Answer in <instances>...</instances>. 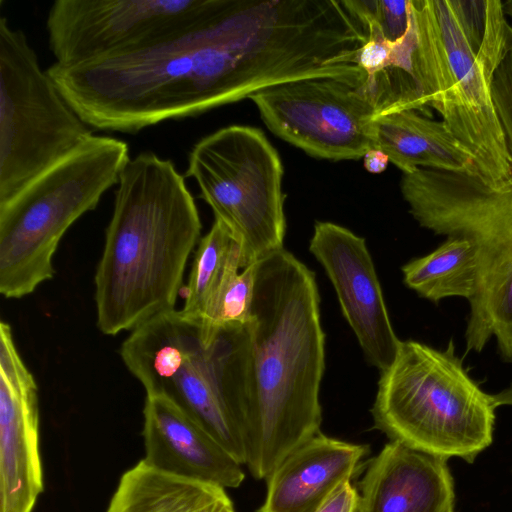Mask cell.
Here are the masks:
<instances>
[{"label":"cell","instance_id":"obj_1","mask_svg":"<svg viewBox=\"0 0 512 512\" xmlns=\"http://www.w3.org/2000/svg\"><path fill=\"white\" fill-rule=\"evenodd\" d=\"M249 329L254 385L245 465L267 479L322 423L320 296L315 274L284 248L258 261Z\"/></svg>","mask_w":512,"mask_h":512},{"label":"cell","instance_id":"obj_2","mask_svg":"<svg viewBox=\"0 0 512 512\" xmlns=\"http://www.w3.org/2000/svg\"><path fill=\"white\" fill-rule=\"evenodd\" d=\"M201 219L184 176L153 152L130 158L115 190L95 273L97 327L132 331L175 309Z\"/></svg>","mask_w":512,"mask_h":512},{"label":"cell","instance_id":"obj_3","mask_svg":"<svg viewBox=\"0 0 512 512\" xmlns=\"http://www.w3.org/2000/svg\"><path fill=\"white\" fill-rule=\"evenodd\" d=\"M380 372L371 414L390 441L468 463L491 445L497 407L470 377L453 341L444 350L401 341Z\"/></svg>","mask_w":512,"mask_h":512},{"label":"cell","instance_id":"obj_4","mask_svg":"<svg viewBox=\"0 0 512 512\" xmlns=\"http://www.w3.org/2000/svg\"><path fill=\"white\" fill-rule=\"evenodd\" d=\"M400 189L421 227L474 245L478 275L466 349L480 353L494 337L512 364V185L495 189L474 175L419 168L402 173Z\"/></svg>","mask_w":512,"mask_h":512},{"label":"cell","instance_id":"obj_5","mask_svg":"<svg viewBox=\"0 0 512 512\" xmlns=\"http://www.w3.org/2000/svg\"><path fill=\"white\" fill-rule=\"evenodd\" d=\"M130 160L120 139L92 135L9 199L0 202V293L20 299L54 277L67 230L100 199Z\"/></svg>","mask_w":512,"mask_h":512},{"label":"cell","instance_id":"obj_6","mask_svg":"<svg viewBox=\"0 0 512 512\" xmlns=\"http://www.w3.org/2000/svg\"><path fill=\"white\" fill-rule=\"evenodd\" d=\"M414 64L429 106L495 189L512 185V161L492 95L493 75L476 58L448 0H410Z\"/></svg>","mask_w":512,"mask_h":512},{"label":"cell","instance_id":"obj_7","mask_svg":"<svg viewBox=\"0 0 512 512\" xmlns=\"http://www.w3.org/2000/svg\"><path fill=\"white\" fill-rule=\"evenodd\" d=\"M186 176L240 244L242 269L284 248L283 166L261 130L231 125L200 139Z\"/></svg>","mask_w":512,"mask_h":512},{"label":"cell","instance_id":"obj_8","mask_svg":"<svg viewBox=\"0 0 512 512\" xmlns=\"http://www.w3.org/2000/svg\"><path fill=\"white\" fill-rule=\"evenodd\" d=\"M93 135L43 70L20 29L0 17V202Z\"/></svg>","mask_w":512,"mask_h":512},{"label":"cell","instance_id":"obj_9","mask_svg":"<svg viewBox=\"0 0 512 512\" xmlns=\"http://www.w3.org/2000/svg\"><path fill=\"white\" fill-rule=\"evenodd\" d=\"M362 83L336 77L297 79L249 98L268 129L307 154L358 160L374 148L375 107Z\"/></svg>","mask_w":512,"mask_h":512},{"label":"cell","instance_id":"obj_10","mask_svg":"<svg viewBox=\"0 0 512 512\" xmlns=\"http://www.w3.org/2000/svg\"><path fill=\"white\" fill-rule=\"evenodd\" d=\"M211 0H56L47 14L55 62L72 66L136 51L194 24Z\"/></svg>","mask_w":512,"mask_h":512},{"label":"cell","instance_id":"obj_11","mask_svg":"<svg viewBox=\"0 0 512 512\" xmlns=\"http://www.w3.org/2000/svg\"><path fill=\"white\" fill-rule=\"evenodd\" d=\"M249 322L225 324L180 370L162 395L245 465L253 403Z\"/></svg>","mask_w":512,"mask_h":512},{"label":"cell","instance_id":"obj_12","mask_svg":"<svg viewBox=\"0 0 512 512\" xmlns=\"http://www.w3.org/2000/svg\"><path fill=\"white\" fill-rule=\"evenodd\" d=\"M309 251L330 279L364 356L378 370H385L401 340L392 327L365 239L335 223L317 222Z\"/></svg>","mask_w":512,"mask_h":512},{"label":"cell","instance_id":"obj_13","mask_svg":"<svg viewBox=\"0 0 512 512\" xmlns=\"http://www.w3.org/2000/svg\"><path fill=\"white\" fill-rule=\"evenodd\" d=\"M39 420L37 383L1 321L0 512H32L43 491Z\"/></svg>","mask_w":512,"mask_h":512},{"label":"cell","instance_id":"obj_14","mask_svg":"<svg viewBox=\"0 0 512 512\" xmlns=\"http://www.w3.org/2000/svg\"><path fill=\"white\" fill-rule=\"evenodd\" d=\"M143 416L146 465L224 489L241 485L242 464L171 400L146 396Z\"/></svg>","mask_w":512,"mask_h":512},{"label":"cell","instance_id":"obj_15","mask_svg":"<svg viewBox=\"0 0 512 512\" xmlns=\"http://www.w3.org/2000/svg\"><path fill=\"white\" fill-rule=\"evenodd\" d=\"M447 462L389 441L359 482V512H448L455 491Z\"/></svg>","mask_w":512,"mask_h":512},{"label":"cell","instance_id":"obj_16","mask_svg":"<svg viewBox=\"0 0 512 512\" xmlns=\"http://www.w3.org/2000/svg\"><path fill=\"white\" fill-rule=\"evenodd\" d=\"M369 446L319 432L290 453L268 476L259 512H316L351 481Z\"/></svg>","mask_w":512,"mask_h":512},{"label":"cell","instance_id":"obj_17","mask_svg":"<svg viewBox=\"0 0 512 512\" xmlns=\"http://www.w3.org/2000/svg\"><path fill=\"white\" fill-rule=\"evenodd\" d=\"M202 322L182 310L160 313L133 329L120 356L146 396L162 395L204 345Z\"/></svg>","mask_w":512,"mask_h":512},{"label":"cell","instance_id":"obj_18","mask_svg":"<svg viewBox=\"0 0 512 512\" xmlns=\"http://www.w3.org/2000/svg\"><path fill=\"white\" fill-rule=\"evenodd\" d=\"M372 128L374 148L402 173L427 168L480 178L473 159L443 121L403 109L376 116Z\"/></svg>","mask_w":512,"mask_h":512},{"label":"cell","instance_id":"obj_19","mask_svg":"<svg viewBox=\"0 0 512 512\" xmlns=\"http://www.w3.org/2000/svg\"><path fill=\"white\" fill-rule=\"evenodd\" d=\"M366 35L357 64L365 74L362 88L377 116L403 109L426 111L430 106L414 64L416 30L413 16L408 32L397 42L387 41L374 28H368Z\"/></svg>","mask_w":512,"mask_h":512},{"label":"cell","instance_id":"obj_20","mask_svg":"<svg viewBox=\"0 0 512 512\" xmlns=\"http://www.w3.org/2000/svg\"><path fill=\"white\" fill-rule=\"evenodd\" d=\"M224 488L162 473L142 460L120 478L107 512H220Z\"/></svg>","mask_w":512,"mask_h":512},{"label":"cell","instance_id":"obj_21","mask_svg":"<svg viewBox=\"0 0 512 512\" xmlns=\"http://www.w3.org/2000/svg\"><path fill=\"white\" fill-rule=\"evenodd\" d=\"M242 268L240 244L225 224L215 220L198 243L181 310L206 324Z\"/></svg>","mask_w":512,"mask_h":512},{"label":"cell","instance_id":"obj_22","mask_svg":"<svg viewBox=\"0 0 512 512\" xmlns=\"http://www.w3.org/2000/svg\"><path fill=\"white\" fill-rule=\"evenodd\" d=\"M401 271L408 288L435 303L448 297L469 302L476 292V250L464 237H447L429 254L407 262Z\"/></svg>","mask_w":512,"mask_h":512},{"label":"cell","instance_id":"obj_23","mask_svg":"<svg viewBox=\"0 0 512 512\" xmlns=\"http://www.w3.org/2000/svg\"><path fill=\"white\" fill-rule=\"evenodd\" d=\"M476 58L493 75L512 51V26L500 0H448Z\"/></svg>","mask_w":512,"mask_h":512},{"label":"cell","instance_id":"obj_24","mask_svg":"<svg viewBox=\"0 0 512 512\" xmlns=\"http://www.w3.org/2000/svg\"><path fill=\"white\" fill-rule=\"evenodd\" d=\"M364 30L375 28L389 42H397L408 32L412 14L410 0H346Z\"/></svg>","mask_w":512,"mask_h":512},{"label":"cell","instance_id":"obj_25","mask_svg":"<svg viewBox=\"0 0 512 512\" xmlns=\"http://www.w3.org/2000/svg\"><path fill=\"white\" fill-rule=\"evenodd\" d=\"M257 265L258 262H255L237 274L222 297L212 318L206 324H202V335L205 344L213 337L216 328L225 324H245L249 322Z\"/></svg>","mask_w":512,"mask_h":512},{"label":"cell","instance_id":"obj_26","mask_svg":"<svg viewBox=\"0 0 512 512\" xmlns=\"http://www.w3.org/2000/svg\"><path fill=\"white\" fill-rule=\"evenodd\" d=\"M491 95L512 161V51L493 74Z\"/></svg>","mask_w":512,"mask_h":512},{"label":"cell","instance_id":"obj_27","mask_svg":"<svg viewBox=\"0 0 512 512\" xmlns=\"http://www.w3.org/2000/svg\"><path fill=\"white\" fill-rule=\"evenodd\" d=\"M360 495L351 481L344 483L316 512H359Z\"/></svg>","mask_w":512,"mask_h":512},{"label":"cell","instance_id":"obj_28","mask_svg":"<svg viewBox=\"0 0 512 512\" xmlns=\"http://www.w3.org/2000/svg\"><path fill=\"white\" fill-rule=\"evenodd\" d=\"M363 158L365 169L371 173L383 172L390 162L388 156L376 148L370 149Z\"/></svg>","mask_w":512,"mask_h":512},{"label":"cell","instance_id":"obj_29","mask_svg":"<svg viewBox=\"0 0 512 512\" xmlns=\"http://www.w3.org/2000/svg\"><path fill=\"white\" fill-rule=\"evenodd\" d=\"M492 397L497 408L500 406H512V386L492 394Z\"/></svg>","mask_w":512,"mask_h":512},{"label":"cell","instance_id":"obj_30","mask_svg":"<svg viewBox=\"0 0 512 512\" xmlns=\"http://www.w3.org/2000/svg\"><path fill=\"white\" fill-rule=\"evenodd\" d=\"M502 5L505 15H509L512 18V0L502 1Z\"/></svg>","mask_w":512,"mask_h":512},{"label":"cell","instance_id":"obj_31","mask_svg":"<svg viewBox=\"0 0 512 512\" xmlns=\"http://www.w3.org/2000/svg\"><path fill=\"white\" fill-rule=\"evenodd\" d=\"M220 512H235L232 502L223 507Z\"/></svg>","mask_w":512,"mask_h":512},{"label":"cell","instance_id":"obj_32","mask_svg":"<svg viewBox=\"0 0 512 512\" xmlns=\"http://www.w3.org/2000/svg\"><path fill=\"white\" fill-rule=\"evenodd\" d=\"M448 512H455L454 507H452Z\"/></svg>","mask_w":512,"mask_h":512}]
</instances>
